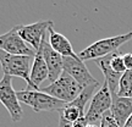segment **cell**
I'll use <instances>...</instances> for the list:
<instances>
[{
  "instance_id": "1",
  "label": "cell",
  "mask_w": 132,
  "mask_h": 127,
  "mask_svg": "<svg viewBox=\"0 0 132 127\" xmlns=\"http://www.w3.org/2000/svg\"><path fill=\"white\" fill-rule=\"evenodd\" d=\"M132 38V32L125 33V34H120V36H115V37H109L104 38V39H99L93 44H90L89 47L83 49L80 52L78 57L85 62L87 60H98L102 57H105L113 54V53L118 52L119 48L126 42H128Z\"/></svg>"
},
{
  "instance_id": "2",
  "label": "cell",
  "mask_w": 132,
  "mask_h": 127,
  "mask_svg": "<svg viewBox=\"0 0 132 127\" xmlns=\"http://www.w3.org/2000/svg\"><path fill=\"white\" fill-rule=\"evenodd\" d=\"M31 56L7 54L0 49V65L3 73L11 77L22 78L27 82L26 89L34 90L31 82Z\"/></svg>"
},
{
  "instance_id": "3",
  "label": "cell",
  "mask_w": 132,
  "mask_h": 127,
  "mask_svg": "<svg viewBox=\"0 0 132 127\" xmlns=\"http://www.w3.org/2000/svg\"><path fill=\"white\" fill-rule=\"evenodd\" d=\"M17 98L20 103H23L33 109V111H59L65 108L66 103L44 93L43 90L23 89L17 92Z\"/></svg>"
},
{
  "instance_id": "4",
  "label": "cell",
  "mask_w": 132,
  "mask_h": 127,
  "mask_svg": "<svg viewBox=\"0 0 132 127\" xmlns=\"http://www.w3.org/2000/svg\"><path fill=\"white\" fill-rule=\"evenodd\" d=\"M83 89L85 88L80 83H77L70 75H67L66 72H62L61 76L55 82L50 83L45 88H43L42 90L44 93L69 104L71 101H73Z\"/></svg>"
},
{
  "instance_id": "5",
  "label": "cell",
  "mask_w": 132,
  "mask_h": 127,
  "mask_svg": "<svg viewBox=\"0 0 132 127\" xmlns=\"http://www.w3.org/2000/svg\"><path fill=\"white\" fill-rule=\"evenodd\" d=\"M111 103H113V97H111L108 83L104 81V84L90 99V104L85 115L87 122L89 125H100L103 116L108 111H110Z\"/></svg>"
},
{
  "instance_id": "6",
  "label": "cell",
  "mask_w": 132,
  "mask_h": 127,
  "mask_svg": "<svg viewBox=\"0 0 132 127\" xmlns=\"http://www.w3.org/2000/svg\"><path fill=\"white\" fill-rule=\"evenodd\" d=\"M0 103L9 111L11 120L19 122L23 117V111L17 98V92L12 87V77L4 75L0 80Z\"/></svg>"
},
{
  "instance_id": "7",
  "label": "cell",
  "mask_w": 132,
  "mask_h": 127,
  "mask_svg": "<svg viewBox=\"0 0 132 127\" xmlns=\"http://www.w3.org/2000/svg\"><path fill=\"white\" fill-rule=\"evenodd\" d=\"M20 24L14 26L9 32L0 34V49L3 52L12 55H24V56H36V52L21 38L19 33Z\"/></svg>"
},
{
  "instance_id": "8",
  "label": "cell",
  "mask_w": 132,
  "mask_h": 127,
  "mask_svg": "<svg viewBox=\"0 0 132 127\" xmlns=\"http://www.w3.org/2000/svg\"><path fill=\"white\" fill-rule=\"evenodd\" d=\"M50 27H53V21L44 20V21H38L31 24H20L19 33L24 42L31 45L34 52H37L40 48L43 38L45 37V33Z\"/></svg>"
},
{
  "instance_id": "9",
  "label": "cell",
  "mask_w": 132,
  "mask_h": 127,
  "mask_svg": "<svg viewBox=\"0 0 132 127\" xmlns=\"http://www.w3.org/2000/svg\"><path fill=\"white\" fill-rule=\"evenodd\" d=\"M64 72L70 75L73 80L80 83L83 88L97 83L98 81L90 75L85 62L80 57H64Z\"/></svg>"
},
{
  "instance_id": "10",
  "label": "cell",
  "mask_w": 132,
  "mask_h": 127,
  "mask_svg": "<svg viewBox=\"0 0 132 127\" xmlns=\"http://www.w3.org/2000/svg\"><path fill=\"white\" fill-rule=\"evenodd\" d=\"M40 50H42L43 57H44L45 64H47L48 72H49L48 80L50 81V83H53L64 72V57L50 47V44L45 39V37L43 38V40H42Z\"/></svg>"
},
{
  "instance_id": "11",
  "label": "cell",
  "mask_w": 132,
  "mask_h": 127,
  "mask_svg": "<svg viewBox=\"0 0 132 127\" xmlns=\"http://www.w3.org/2000/svg\"><path fill=\"white\" fill-rule=\"evenodd\" d=\"M110 114L115 120V122L120 127H123L127 118L132 115V98H125L118 95L113 97Z\"/></svg>"
},
{
  "instance_id": "12",
  "label": "cell",
  "mask_w": 132,
  "mask_h": 127,
  "mask_svg": "<svg viewBox=\"0 0 132 127\" xmlns=\"http://www.w3.org/2000/svg\"><path fill=\"white\" fill-rule=\"evenodd\" d=\"M49 32V44L50 47L55 50L56 53H59L62 57H77L78 55L75 53L73 48L71 45V43L69 42V39L61 34V33L55 32V29L50 27L48 29Z\"/></svg>"
},
{
  "instance_id": "13",
  "label": "cell",
  "mask_w": 132,
  "mask_h": 127,
  "mask_svg": "<svg viewBox=\"0 0 132 127\" xmlns=\"http://www.w3.org/2000/svg\"><path fill=\"white\" fill-rule=\"evenodd\" d=\"M48 76H49V72H48L47 64H45V60L43 57L42 50L39 48V50L36 52L34 61H33L32 69H31V82H32L33 89L40 90L39 86L45 80H48Z\"/></svg>"
},
{
  "instance_id": "14",
  "label": "cell",
  "mask_w": 132,
  "mask_h": 127,
  "mask_svg": "<svg viewBox=\"0 0 132 127\" xmlns=\"http://www.w3.org/2000/svg\"><path fill=\"white\" fill-rule=\"evenodd\" d=\"M111 55V54H110ZM110 55L105 57H102V59H98V60H94L97 66L102 70L104 77H105V82L108 83L109 89H110V93H111V97H115L116 93H118V88H119V82H120V78L121 76L120 73H116L115 71L110 67Z\"/></svg>"
},
{
  "instance_id": "15",
  "label": "cell",
  "mask_w": 132,
  "mask_h": 127,
  "mask_svg": "<svg viewBox=\"0 0 132 127\" xmlns=\"http://www.w3.org/2000/svg\"><path fill=\"white\" fill-rule=\"evenodd\" d=\"M57 113H59V125H57V127H72V125L78 118L85 116V114L82 113L80 109L71 103L66 104L65 108L59 110Z\"/></svg>"
},
{
  "instance_id": "16",
  "label": "cell",
  "mask_w": 132,
  "mask_h": 127,
  "mask_svg": "<svg viewBox=\"0 0 132 127\" xmlns=\"http://www.w3.org/2000/svg\"><path fill=\"white\" fill-rule=\"evenodd\" d=\"M98 87H99V82L93 83V84L88 86V87H86L85 89L81 92V94L78 95V97H77L73 101H71V104H73L75 106H77V108L80 109L81 111L86 115V113H85L86 105H87V103L89 101V99L93 98V95L95 94L94 92H95V89H97Z\"/></svg>"
},
{
  "instance_id": "17",
  "label": "cell",
  "mask_w": 132,
  "mask_h": 127,
  "mask_svg": "<svg viewBox=\"0 0 132 127\" xmlns=\"http://www.w3.org/2000/svg\"><path fill=\"white\" fill-rule=\"evenodd\" d=\"M118 97H125V98H132V70L126 71L122 73L118 88Z\"/></svg>"
},
{
  "instance_id": "18",
  "label": "cell",
  "mask_w": 132,
  "mask_h": 127,
  "mask_svg": "<svg viewBox=\"0 0 132 127\" xmlns=\"http://www.w3.org/2000/svg\"><path fill=\"white\" fill-rule=\"evenodd\" d=\"M123 54L119 52H115L110 55V67L113 69L116 73H120L122 75L126 72V67H125V64H123V57H122Z\"/></svg>"
},
{
  "instance_id": "19",
  "label": "cell",
  "mask_w": 132,
  "mask_h": 127,
  "mask_svg": "<svg viewBox=\"0 0 132 127\" xmlns=\"http://www.w3.org/2000/svg\"><path fill=\"white\" fill-rule=\"evenodd\" d=\"M100 127H120L118 123L115 122V120L113 118L110 111L105 114L102 118V122H100Z\"/></svg>"
},
{
  "instance_id": "20",
  "label": "cell",
  "mask_w": 132,
  "mask_h": 127,
  "mask_svg": "<svg viewBox=\"0 0 132 127\" xmlns=\"http://www.w3.org/2000/svg\"><path fill=\"white\" fill-rule=\"evenodd\" d=\"M123 57V64H125V67L127 71L132 70V53H126L122 55Z\"/></svg>"
},
{
  "instance_id": "21",
  "label": "cell",
  "mask_w": 132,
  "mask_h": 127,
  "mask_svg": "<svg viewBox=\"0 0 132 127\" xmlns=\"http://www.w3.org/2000/svg\"><path fill=\"white\" fill-rule=\"evenodd\" d=\"M87 125H88V122H87V120H86L85 116H83V117L78 118V120L72 125V127H87Z\"/></svg>"
},
{
  "instance_id": "22",
  "label": "cell",
  "mask_w": 132,
  "mask_h": 127,
  "mask_svg": "<svg viewBox=\"0 0 132 127\" xmlns=\"http://www.w3.org/2000/svg\"><path fill=\"white\" fill-rule=\"evenodd\" d=\"M123 127H132V115L127 118V121H126V123L123 125Z\"/></svg>"
},
{
  "instance_id": "23",
  "label": "cell",
  "mask_w": 132,
  "mask_h": 127,
  "mask_svg": "<svg viewBox=\"0 0 132 127\" xmlns=\"http://www.w3.org/2000/svg\"><path fill=\"white\" fill-rule=\"evenodd\" d=\"M87 127H100V125H89V123H88Z\"/></svg>"
}]
</instances>
